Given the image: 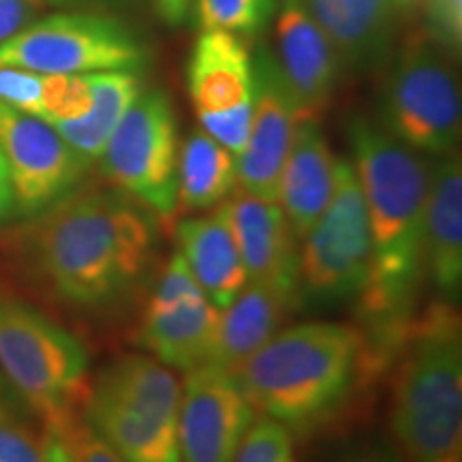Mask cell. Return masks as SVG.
Returning a JSON list of instances; mask_svg holds the SVG:
<instances>
[{
  "label": "cell",
  "instance_id": "6da1fadb",
  "mask_svg": "<svg viewBox=\"0 0 462 462\" xmlns=\"http://www.w3.org/2000/svg\"><path fill=\"white\" fill-rule=\"evenodd\" d=\"M161 221L118 189L86 187L0 236L22 285L79 317L129 306L157 268Z\"/></svg>",
  "mask_w": 462,
  "mask_h": 462
},
{
  "label": "cell",
  "instance_id": "7a4b0ae2",
  "mask_svg": "<svg viewBox=\"0 0 462 462\" xmlns=\"http://www.w3.org/2000/svg\"><path fill=\"white\" fill-rule=\"evenodd\" d=\"M346 142L371 229V270L356 300L357 328L388 373L402 334L418 315L426 282L424 212L430 165L366 116L346 120Z\"/></svg>",
  "mask_w": 462,
  "mask_h": 462
},
{
  "label": "cell",
  "instance_id": "3957f363",
  "mask_svg": "<svg viewBox=\"0 0 462 462\" xmlns=\"http://www.w3.org/2000/svg\"><path fill=\"white\" fill-rule=\"evenodd\" d=\"M383 374L360 328L340 321H309L276 332L234 371L255 413L298 437L332 426Z\"/></svg>",
  "mask_w": 462,
  "mask_h": 462
},
{
  "label": "cell",
  "instance_id": "277c9868",
  "mask_svg": "<svg viewBox=\"0 0 462 462\" xmlns=\"http://www.w3.org/2000/svg\"><path fill=\"white\" fill-rule=\"evenodd\" d=\"M390 426L404 462H462V326L446 300L418 310L388 368Z\"/></svg>",
  "mask_w": 462,
  "mask_h": 462
},
{
  "label": "cell",
  "instance_id": "5b68a950",
  "mask_svg": "<svg viewBox=\"0 0 462 462\" xmlns=\"http://www.w3.org/2000/svg\"><path fill=\"white\" fill-rule=\"evenodd\" d=\"M182 383L152 356L129 354L90 381L82 418L125 462H180Z\"/></svg>",
  "mask_w": 462,
  "mask_h": 462
},
{
  "label": "cell",
  "instance_id": "8992f818",
  "mask_svg": "<svg viewBox=\"0 0 462 462\" xmlns=\"http://www.w3.org/2000/svg\"><path fill=\"white\" fill-rule=\"evenodd\" d=\"M0 368L43 426L82 415L90 390L88 351L26 300L0 293Z\"/></svg>",
  "mask_w": 462,
  "mask_h": 462
},
{
  "label": "cell",
  "instance_id": "52a82bcc",
  "mask_svg": "<svg viewBox=\"0 0 462 462\" xmlns=\"http://www.w3.org/2000/svg\"><path fill=\"white\" fill-rule=\"evenodd\" d=\"M452 54L429 32L413 34L392 58L377 123L415 152L454 154L460 142L462 103Z\"/></svg>",
  "mask_w": 462,
  "mask_h": 462
},
{
  "label": "cell",
  "instance_id": "ba28073f",
  "mask_svg": "<svg viewBox=\"0 0 462 462\" xmlns=\"http://www.w3.org/2000/svg\"><path fill=\"white\" fill-rule=\"evenodd\" d=\"M300 245L298 306L356 302L371 270L366 201L351 161L337 163L330 204Z\"/></svg>",
  "mask_w": 462,
  "mask_h": 462
},
{
  "label": "cell",
  "instance_id": "9c48e42d",
  "mask_svg": "<svg viewBox=\"0 0 462 462\" xmlns=\"http://www.w3.org/2000/svg\"><path fill=\"white\" fill-rule=\"evenodd\" d=\"M180 135L170 97L146 90L131 103L99 157L106 180L161 223L178 212Z\"/></svg>",
  "mask_w": 462,
  "mask_h": 462
},
{
  "label": "cell",
  "instance_id": "30bf717a",
  "mask_svg": "<svg viewBox=\"0 0 462 462\" xmlns=\"http://www.w3.org/2000/svg\"><path fill=\"white\" fill-rule=\"evenodd\" d=\"M148 48L125 24L95 14H54L26 24L0 45V67L48 75L140 73Z\"/></svg>",
  "mask_w": 462,
  "mask_h": 462
},
{
  "label": "cell",
  "instance_id": "8fae6325",
  "mask_svg": "<svg viewBox=\"0 0 462 462\" xmlns=\"http://www.w3.org/2000/svg\"><path fill=\"white\" fill-rule=\"evenodd\" d=\"M189 97L201 129L234 157L245 150L253 120V54L245 39L227 31H204L187 67Z\"/></svg>",
  "mask_w": 462,
  "mask_h": 462
},
{
  "label": "cell",
  "instance_id": "7c38bea8",
  "mask_svg": "<svg viewBox=\"0 0 462 462\" xmlns=\"http://www.w3.org/2000/svg\"><path fill=\"white\" fill-rule=\"evenodd\" d=\"M0 150L22 217L37 215L71 193L90 167L54 126L5 103H0Z\"/></svg>",
  "mask_w": 462,
  "mask_h": 462
},
{
  "label": "cell",
  "instance_id": "4fadbf2b",
  "mask_svg": "<svg viewBox=\"0 0 462 462\" xmlns=\"http://www.w3.org/2000/svg\"><path fill=\"white\" fill-rule=\"evenodd\" d=\"M253 88L251 131L245 150L236 157V178L245 193L276 201L293 133L306 116L268 48H259L253 54Z\"/></svg>",
  "mask_w": 462,
  "mask_h": 462
},
{
  "label": "cell",
  "instance_id": "5bb4252c",
  "mask_svg": "<svg viewBox=\"0 0 462 462\" xmlns=\"http://www.w3.org/2000/svg\"><path fill=\"white\" fill-rule=\"evenodd\" d=\"M255 409L234 373L204 364L187 373L178 409L180 462H234Z\"/></svg>",
  "mask_w": 462,
  "mask_h": 462
},
{
  "label": "cell",
  "instance_id": "9a60e30c",
  "mask_svg": "<svg viewBox=\"0 0 462 462\" xmlns=\"http://www.w3.org/2000/svg\"><path fill=\"white\" fill-rule=\"evenodd\" d=\"M234 229L248 282H259L298 300L300 238L276 201H265L238 190L223 204Z\"/></svg>",
  "mask_w": 462,
  "mask_h": 462
},
{
  "label": "cell",
  "instance_id": "2e32d148",
  "mask_svg": "<svg viewBox=\"0 0 462 462\" xmlns=\"http://www.w3.org/2000/svg\"><path fill=\"white\" fill-rule=\"evenodd\" d=\"M281 71L306 118H319L345 73L338 51L302 0H281L276 15Z\"/></svg>",
  "mask_w": 462,
  "mask_h": 462
},
{
  "label": "cell",
  "instance_id": "e0dca14e",
  "mask_svg": "<svg viewBox=\"0 0 462 462\" xmlns=\"http://www.w3.org/2000/svg\"><path fill=\"white\" fill-rule=\"evenodd\" d=\"M221 310L204 291L178 300H146L135 345L154 360L178 371H193L210 362Z\"/></svg>",
  "mask_w": 462,
  "mask_h": 462
},
{
  "label": "cell",
  "instance_id": "ac0fdd59",
  "mask_svg": "<svg viewBox=\"0 0 462 462\" xmlns=\"http://www.w3.org/2000/svg\"><path fill=\"white\" fill-rule=\"evenodd\" d=\"M338 51L345 71L385 65L396 43L401 9L394 0H302Z\"/></svg>",
  "mask_w": 462,
  "mask_h": 462
},
{
  "label": "cell",
  "instance_id": "d6986e66",
  "mask_svg": "<svg viewBox=\"0 0 462 462\" xmlns=\"http://www.w3.org/2000/svg\"><path fill=\"white\" fill-rule=\"evenodd\" d=\"M426 281L437 300L456 304L462 287V163L448 154L430 165L424 212Z\"/></svg>",
  "mask_w": 462,
  "mask_h": 462
},
{
  "label": "cell",
  "instance_id": "ffe728a7",
  "mask_svg": "<svg viewBox=\"0 0 462 462\" xmlns=\"http://www.w3.org/2000/svg\"><path fill=\"white\" fill-rule=\"evenodd\" d=\"M337 163L338 159L334 157L319 118H304L293 133L276 199L298 238L309 234L330 204Z\"/></svg>",
  "mask_w": 462,
  "mask_h": 462
},
{
  "label": "cell",
  "instance_id": "44dd1931",
  "mask_svg": "<svg viewBox=\"0 0 462 462\" xmlns=\"http://www.w3.org/2000/svg\"><path fill=\"white\" fill-rule=\"evenodd\" d=\"M178 253L184 257L206 298L223 310L246 285V270L242 263L234 229L217 206L212 215L184 218L176 225Z\"/></svg>",
  "mask_w": 462,
  "mask_h": 462
},
{
  "label": "cell",
  "instance_id": "7402d4cb",
  "mask_svg": "<svg viewBox=\"0 0 462 462\" xmlns=\"http://www.w3.org/2000/svg\"><path fill=\"white\" fill-rule=\"evenodd\" d=\"M296 309H300L298 300L291 293L246 281L238 296L221 310L215 346L208 364H217L234 373L281 330Z\"/></svg>",
  "mask_w": 462,
  "mask_h": 462
},
{
  "label": "cell",
  "instance_id": "603a6c76",
  "mask_svg": "<svg viewBox=\"0 0 462 462\" xmlns=\"http://www.w3.org/2000/svg\"><path fill=\"white\" fill-rule=\"evenodd\" d=\"M92 92L90 112L79 120L54 123L58 135L92 165L99 161L109 137L131 103L142 92V79L131 71H103L86 73Z\"/></svg>",
  "mask_w": 462,
  "mask_h": 462
},
{
  "label": "cell",
  "instance_id": "cb8c5ba5",
  "mask_svg": "<svg viewBox=\"0 0 462 462\" xmlns=\"http://www.w3.org/2000/svg\"><path fill=\"white\" fill-rule=\"evenodd\" d=\"M236 157L206 131H193L178 154V208L208 210L236 190Z\"/></svg>",
  "mask_w": 462,
  "mask_h": 462
},
{
  "label": "cell",
  "instance_id": "d4e9b609",
  "mask_svg": "<svg viewBox=\"0 0 462 462\" xmlns=\"http://www.w3.org/2000/svg\"><path fill=\"white\" fill-rule=\"evenodd\" d=\"M279 0H198L204 31H227L248 37L257 34L274 15Z\"/></svg>",
  "mask_w": 462,
  "mask_h": 462
},
{
  "label": "cell",
  "instance_id": "484cf974",
  "mask_svg": "<svg viewBox=\"0 0 462 462\" xmlns=\"http://www.w3.org/2000/svg\"><path fill=\"white\" fill-rule=\"evenodd\" d=\"M54 75L28 71L17 67H0V103L45 120Z\"/></svg>",
  "mask_w": 462,
  "mask_h": 462
},
{
  "label": "cell",
  "instance_id": "4316f807",
  "mask_svg": "<svg viewBox=\"0 0 462 462\" xmlns=\"http://www.w3.org/2000/svg\"><path fill=\"white\" fill-rule=\"evenodd\" d=\"M234 462H296V435L263 415L246 430Z\"/></svg>",
  "mask_w": 462,
  "mask_h": 462
},
{
  "label": "cell",
  "instance_id": "83f0119b",
  "mask_svg": "<svg viewBox=\"0 0 462 462\" xmlns=\"http://www.w3.org/2000/svg\"><path fill=\"white\" fill-rule=\"evenodd\" d=\"M45 429L56 430L58 435L65 439L69 449H71L78 462H125L86 424L82 415L75 420H69L60 426H45Z\"/></svg>",
  "mask_w": 462,
  "mask_h": 462
},
{
  "label": "cell",
  "instance_id": "f1b7e54d",
  "mask_svg": "<svg viewBox=\"0 0 462 462\" xmlns=\"http://www.w3.org/2000/svg\"><path fill=\"white\" fill-rule=\"evenodd\" d=\"M0 462H45L43 437L0 415Z\"/></svg>",
  "mask_w": 462,
  "mask_h": 462
},
{
  "label": "cell",
  "instance_id": "f546056e",
  "mask_svg": "<svg viewBox=\"0 0 462 462\" xmlns=\"http://www.w3.org/2000/svg\"><path fill=\"white\" fill-rule=\"evenodd\" d=\"M421 9H426V15H429L430 37L452 56L458 54L462 42L460 0H426Z\"/></svg>",
  "mask_w": 462,
  "mask_h": 462
},
{
  "label": "cell",
  "instance_id": "4dcf8cb0",
  "mask_svg": "<svg viewBox=\"0 0 462 462\" xmlns=\"http://www.w3.org/2000/svg\"><path fill=\"white\" fill-rule=\"evenodd\" d=\"M37 0H0V45L31 22Z\"/></svg>",
  "mask_w": 462,
  "mask_h": 462
},
{
  "label": "cell",
  "instance_id": "1f68e13d",
  "mask_svg": "<svg viewBox=\"0 0 462 462\" xmlns=\"http://www.w3.org/2000/svg\"><path fill=\"white\" fill-rule=\"evenodd\" d=\"M43 449L45 462H78L71 449H69L65 439L51 429L43 430Z\"/></svg>",
  "mask_w": 462,
  "mask_h": 462
},
{
  "label": "cell",
  "instance_id": "d6a6232c",
  "mask_svg": "<svg viewBox=\"0 0 462 462\" xmlns=\"http://www.w3.org/2000/svg\"><path fill=\"white\" fill-rule=\"evenodd\" d=\"M338 462H404V460L401 458V454L394 452V449L383 448V446H368V448L356 449V452H349Z\"/></svg>",
  "mask_w": 462,
  "mask_h": 462
},
{
  "label": "cell",
  "instance_id": "836d02e7",
  "mask_svg": "<svg viewBox=\"0 0 462 462\" xmlns=\"http://www.w3.org/2000/svg\"><path fill=\"white\" fill-rule=\"evenodd\" d=\"M15 210L14 199V184H11V173L7 159H5L3 150H0V223L7 221L11 212Z\"/></svg>",
  "mask_w": 462,
  "mask_h": 462
},
{
  "label": "cell",
  "instance_id": "e575fe53",
  "mask_svg": "<svg viewBox=\"0 0 462 462\" xmlns=\"http://www.w3.org/2000/svg\"><path fill=\"white\" fill-rule=\"evenodd\" d=\"M154 3H157L159 14L170 24H180L190 9V0H154Z\"/></svg>",
  "mask_w": 462,
  "mask_h": 462
},
{
  "label": "cell",
  "instance_id": "d590c367",
  "mask_svg": "<svg viewBox=\"0 0 462 462\" xmlns=\"http://www.w3.org/2000/svg\"><path fill=\"white\" fill-rule=\"evenodd\" d=\"M396 7L401 9V14H413V11H418L424 7L426 0H394Z\"/></svg>",
  "mask_w": 462,
  "mask_h": 462
}]
</instances>
